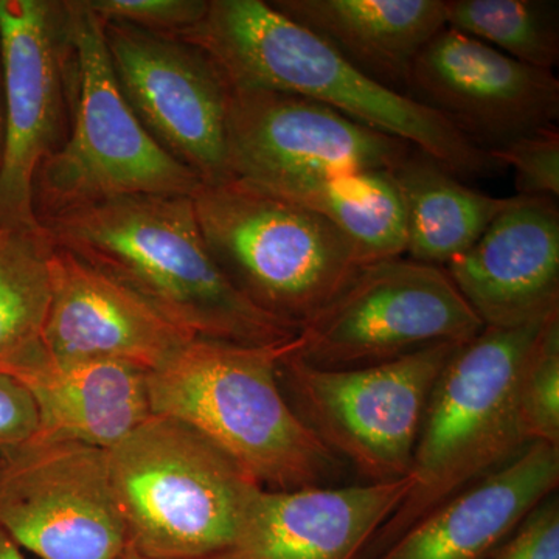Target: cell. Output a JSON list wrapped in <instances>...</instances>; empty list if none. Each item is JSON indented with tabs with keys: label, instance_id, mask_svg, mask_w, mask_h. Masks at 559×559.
Returning <instances> with one entry per match:
<instances>
[{
	"label": "cell",
	"instance_id": "7",
	"mask_svg": "<svg viewBox=\"0 0 559 559\" xmlns=\"http://www.w3.org/2000/svg\"><path fill=\"white\" fill-rule=\"evenodd\" d=\"M75 46V97L68 139L33 180L39 227L75 210L134 194L193 197L201 180L171 157L121 94L102 22L69 0Z\"/></svg>",
	"mask_w": 559,
	"mask_h": 559
},
{
	"label": "cell",
	"instance_id": "5",
	"mask_svg": "<svg viewBox=\"0 0 559 559\" xmlns=\"http://www.w3.org/2000/svg\"><path fill=\"white\" fill-rule=\"evenodd\" d=\"M131 549L150 559H218L261 487L179 419L151 415L108 451Z\"/></svg>",
	"mask_w": 559,
	"mask_h": 559
},
{
	"label": "cell",
	"instance_id": "4",
	"mask_svg": "<svg viewBox=\"0 0 559 559\" xmlns=\"http://www.w3.org/2000/svg\"><path fill=\"white\" fill-rule=\"evenodd\" d=\"M549 318L518 329L485 326L452 353L419 429L409 473L414 488L371 540L377 549L527 447L518 380Z\"/></svg>",
	"mask_w": 559,
	"mask_h": 559
},
{
	"label": "cell",
	"instance_id": "25",
	"mask_svg": "<svg viewBox=\"0 0 559 559\" xmlns=\"http://www.w3.org/2000/svg\"><path fill=\"white\" fill-rule=\"evenodd\" d=\"M518 409L528 443L559 447V311L547 320L524 360Z\"/></svg>",
	"mask_w": 559,
	"mask_h": 559
},
{
	"label": "cell",
	"instance_id": "13",
	"mask_svg": "<svg viewBox=\"0 0 559 559\" xmlns=\"http://www.w3.org/2000/svg\"><path fill=\"white\" fill-rule=\"evenodd\" d=\"M412 151L300 95L230 90L227 160L231 179L261 190L341 173L392 171Z\"/></svg>",
	"mask_w": 559,
	"mask_h": 559
},
{
	"label": "cell",
	"instance_id": "12",
	"mask_svg": "<svg viewBox=\"0 0 559 559\" xmlns=\"http://www.w3.org/2000/svg\"><path fill=\"white\" fill-rule=\"evenodd\" d=\"M102 27L121 94L151 138L204 186L230 180V90L215 62L178 36L123 22Z\"/></svg>",
	"mask_w": 559,
	"mask_h": 559
},
{
	"label": "cell",
	"instance_id": "32",
	"mask_svg": "<svg viewBox=\"0 0 559 559\" xmlns=\"http://www.w3.org/2000/svg\"><path fill=\"white\" fill-rule=\"evenodd\" d=\"M121 559H150V558L142 557V555H139L138 551L130 549V551H128V554L124 555V557Z\"/></svg>",
	"mask_w": 559,
	"mask_h": 559
},
{
	"label": "cell",
	"instance_id": "11",
	"mask_svg": "<svg viewBox=\"0 0 559 559\" xmlns=\"http://www.w3.org/2000/svg\"><path fill=\"white\" fill-rule=\"evenodd\" d=\"M0 528L38 559H121L131 549L108 451L32 440L0 457Z\"/></svg>",
	"mask_w": 559,
	"mask_h": 559
},
{
	"label": "cell",
	"instance_id": "20",
	"mask_svg": "<svg viewBox=\"0 0 559 559\" xmlns=\"http://www.w3.org/2000/svg\"><path fill=\"white\" fill-rule=\"evenodd\" d=\"M447 0H272L271 5L389 90L406 95L419 51L447 27Z\"/></svg>",
	"mask_w": 559,
	"mask_h": 559
},
{
	"label": "cell",
	"instance_id": "3",
	"mask_svg": "<svg viewBox=\"0 0 559 559\" xmlns=\"http://www.w3.org/2000/svg\"><path fill=\"white\" fill-rule=\"evenodd\" d=\"M289 342L253 347L191 340L170 362L148 373L153 415L198 430L261 488L325 485L340 459L280 388V360Z\"/></svg>",
	"mask_w": 559,
	"mask_h": 559
},
{
	"label": "cell",
	"instance_id": "31",
	"mask_svg": "<svg viewBox=\"0 0 559 559\" xmlns=\"http://www.w3.org/2000/svg\"><path fill=\"white\" fill-rule=\"evenodd\" d=\"M5 146V98H3L2 60H0V165Z\"/></svg>",
	"mask_w": 559,
	"mask_h": 559
},
{
	"label": "cell",
	"instance_id": "18",
	"mask_svg": "<svg viewBox=\"0 0 559 559\" xmlns=\"http://www.w3.org/2000/svg\"><path fill=\"white\" fill-rule=\"evenodd\" d=\"M558 485L559 447L533 441L430 510L373 559H488Z\"/></svg>",
	"mask_w": 559,
	"mask_h": 559
},
{
	"label": "cell",
	"instance_id": "29",
	"mask_svg": "<svg viewBox=\"0 0 559 559\" xmlns=\"http://www.w3.org/2000/svg\"><path fill=\"white\" fill-rule=\"evenodd\" d=\"M39 432L35 400L16 378L0 373V457L20 450Z\"/></svg>",
	"mask_w": 559,
	"mask_h": 559
},
{
	"label": "cell",
	"instance_id": "22",
	"mask_svg": "<svg viewBox=\"0 0 559 559\" xmlns=\"http://www.w3.org/2000/svg\"><path fill=\"white\" fill-rule=\"evenodd\" d=\"M267 193L329 221L355 249L360 266L406 253V219L392 171L319 176Z\"/></svg>",
	"mask_w": 559,
	"mask_h": 559
},
{
	"label": "cell",
	"instance_id": "2",
	"mask_svg": "<svg viewBox=\"0 0 559 559\" xmlns=\"http://www.w3.org/2000/svg\"><path fill=\"white\" fill-rule=\"evenodd\" d=\"M178 38L200 47L229 90L286 92L322 103L404 140L455 175L500 168L439 114L371 80L270 2L209 0L204 20Z\"/></svg>",
	"mask_w": 559,
	"mask_h": 559
},
{
	"label": "cell",
	"instance_id": "17",
	"mask_svg": "<svg viewBox=\"0 0 559 559\" xmlns=\"http://www.w3.org/2000/svg\"><path fill=\"white\" fill-rule=\"evenodd\" d=\"M412 488L411 476L348 487L261 488L218 559H358Z\"/></svg>",
	"mask_w": 559,
	"mask_h": 559
},
{
	"label": "cell",
	"instance_id": "16",
	"mask_svg": "<svg viewBox=\"0 0 559 559\" xmlns=\"http://www.w3.org/2000/svg\"><path fill=\"white\" fill-rule=\"evenodd\" d=\"M484 326L518 329L559 311V207L511 197L479 240L444 266Z\"/></svg>",
	"mask_w": 559,
	"mask_h": 559
},
{
	"label": "cell",
	"instance_id": "30",
	"mask_svg": "<svg viewBox=\"0 0 559 559\" xmlns=\"http://www.w3.org/2000/svg\"><path fill=\"white\" fill-rule=\"evenodd\" d=\"M0 559H31L2 528H0Z\"/></svg>",
	"mask_w": 559,
	"mask_h": 559
},
{
	"label": "cell",
	"instance_id": "26",
	"mask_svg": "<svg viewBox=\"0 0 559 559\" xmlns=\"http://www.w3.org/2000/svg\"><path fill=\"white\" fill-rule=\"evenodd\" d=\"M500 167H511L520 197H559V131L544 128L488 151Z\"/></svg>",
	"mask_w": 559,
	"mask_h": 559
},
{
	"label": "cell",
	"instance_id": "1",
	"mask_svg": "<svg viewBox=\"0 0 559 559\" xmlns=\"http://www.w3.org/2000/svg\"><path fill=\"white\" fill-rule=\"evenodd\" d=\"M51 246L97 267L194 340L270 347L299 330L261 310L205 245L193 198L134 194L66 213L40 226Z\"/></svg>",
	"mask_w": 559,
	"mask_h": 559
},
{
	"label": "cell",
	"instance_id": "6",
	"mask_svg": "<svg viewBox=\"0 0 559 559\" xmlns=\"http://www.w3.org/2000/svg\"><path fill=\"white\" fill-rule=\"evenodd\" d=\"M205 245L261 310L300 330L358 272L347 238L296 202L230 179L193 194Z\"/></svg>",
	"mask_w": 559,
	"mask_h": 559
},
{
	"label": "cell",
	"instance_id": "8",
	"mask_svg": "<svg viewBox=\"0 0 559 559\" xmlns=\"http://www.w3.org/2000/svg\"><path fill=\"white\" fill-rule=\"evenodd\" d=\"M457 347L433 345L349 369H320L286 352L280 380L294 409L336 457L367 481L403 479L411 473L432 390Z\"/></svg>",
	"mask_w": 559,
	"mask_h": 559
},
{
	"label": "cell",
	"instance_id": "9",
	"mask_svg": "<svg viewBox=\"0 0 559 559\" xmlns=\"http://www.w3.org/2000/svg\"><path fill=\"white\" fill-rule=\"evenodd\" d=\"M484 329L444 267L399 257L360 266L300 326L288 355L320 369H349L433 345H465Z\"/></svg>",
	"mask_w": 559,
	"mask_h": 559
},
{
	"label": "cell",
	"instance_id": "27",
	"mask_svg": "<svg viewBox=\"0 0 559 559\" xmlns=\"http://www.w3.org/2000/svg\"><path fill=\"white\" fill-rule=\"evenodd\" d=\"M102 22H123L160 35L182 36L204 20L209 0H80Z\"/></svg>",
	"mask_w": 559,
	"mask_h": 559
},
{
	"label": "cell",
	"instance_id": "14",
	"mask_svg": "<svg viewBox=\"0 0 559 559\" xmlns=\"http://www.w3.org/2000/svg\"><path fill=\"white\" fill-rule=\"evenodd\" d=\"M406 95L432 109L474 145L488 151L557 127L559 81L444 27L412 64Z\"/></svg>",
	"mask_w": 559,
	"mask_h": 559
},
{
	"label": "cell",
	"instance_id": "24",
	"mask_svg": "<svg viewBox=\"0 0 559 559\" xmlns=\"http://www.w3.org/2000/svg\"><path fill=\"white\" fill-rule=\"evenodd\" d=\"M447 27L513 60L551 70L559 61V7L551 0H450Z\"/></svg>",
	"mask_w": 559,
	"mask_h": 559
},
{
	"label": "cell",
	"instance_id": "21",
	"mask_svg": "<svg viewBox=\"0 0 559 559\" xmlns=\"http://www.w3.org/2000/svg\"><path fill=\"white\" fill-rule=\"evenodd\" d=\"M392 178L404 207L406 253L430 266H447L465 253L510 202L471 189L417 148L393 168Z\"/></svg>",
	"mask_w": 559,
	"mask_h": 559
},
{
	"label": "cell",
	"instance_id": "15",
	"mask_svg": "<svg viewBox=\"0 0 559 559\" xmlns=\"http://www.w3.org/2000/svg\"><path fill=\"white\" fill-rule=\"evenodd\" d=\"M49 272L40 345L55 358L110 360L151 373L194 340L134 290L69 250L50 245Z\"/></svg>",
	"mask_w": 559,
	"mask_h": 559
},
{
	"label": "cell",
	"instance_id": "10",
	"mask_svg": "<svg viewBox=\"0 0 559 559\" xmlns=\"http://www.w3.org/2000/svg\"><path fill=\"white\" fill-rule=\"evenodd\" d=\"M5 146L0 229H40L33 180L72 123L75 46L69 0H0Z\"/></svg>",
	"mask_w": 559,
	"mask_h": 559
},
{
	"label": "cell",
	"instance_id": "28",
	"mask_svg": "<svg viewBox=\"0 0 559 559\" xmlns=\"http://www.w3.org/2000/svg\"><path fill=\"white\" fill-rule=\"evenodd\" d=\"M488 559H559L557 492L536 507Z\"/></svg>",
	"mask_w": 559,
	"mask_h": 559
},
{
	"label": "cell",
	"instance_id": "19",
	"mask_svg": "<svg viewBox=\"0 0 559 559\" xmlns=\"http://www.w3.org/2000/svg\"><path fill=\"white\" fill-rule=\"evenodd\" d=\"M2 373L16 378L35 400L38 440L109 451L153 415L148 371L128 364L58 359L39 344Z\"/></svg>",
	"mask_w": 559,
	"mask_h": 559
},
{
	"label": "cell",
	"instance_id": "23",
	"mask_svg": "<svg viewBox=\"0 0 559 559\" xmlns=\"http://www.w3.org/2000/svg\"><path fill=\"white\" fill-rule=\"evenodd\" d=\"M43 229H0V373L40 344L50 304Z\"/></svg>",
	"mask_w": 559,
	"mask_h": 559
}]
</instances>
